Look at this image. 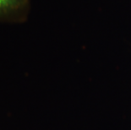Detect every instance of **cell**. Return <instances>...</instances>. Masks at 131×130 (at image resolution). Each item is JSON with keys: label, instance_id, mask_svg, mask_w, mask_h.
I'll return each mask as SVG.
<instances>
[{"label": "cell", "instance_id": "1", "mask_svg": "<svg viewBox=\"0 0 131 130\" xmlns=\"http://www.w3.org/2000/svg\"><path fill=\"white\" fill-rule=\"evenodd\" d=\"M31 0H0V24H20L29 15Z\"/></svg>", "mask_w": 131, "mask_h": 130}]
</instances>
